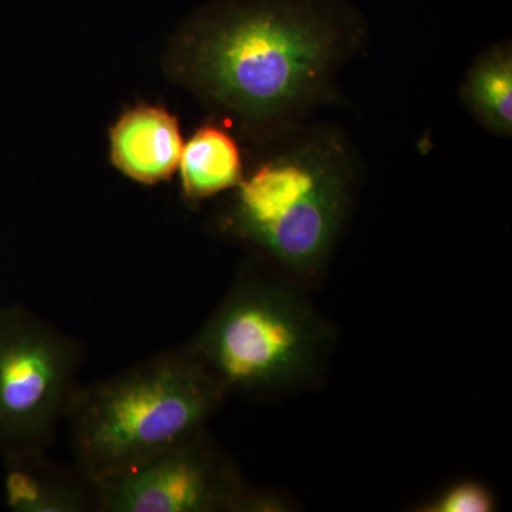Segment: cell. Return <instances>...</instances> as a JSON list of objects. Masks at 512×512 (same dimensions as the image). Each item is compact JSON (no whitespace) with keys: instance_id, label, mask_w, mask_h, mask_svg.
<instances>
[{"instance_id":"277c9868","label":"cell","mask_w":512,"mask_h":512,"mask_svg":"<svg viewBox=\"0 0 512 512\" xmlns=\"http://www.w3.org/2000/svg\"><path fill=\"white\" fill-rule=\"evenodd\" d=\"M322 340L318 319L295 293L245 276L187 349L227 394L249 393L302 382Z\"/></svg>"},{"instance_id":"3957f363","label":"cell","mask_w":512,"mask_h":512,"mask_svg":"<svg viewBox=\"0 0 512 512\" xmlns=\"http://www.w3.org/2000/svg\"><path fill=\"white\" fill-rule=\"evenodd\" d=\"M278 153L239 183L235 232L276 264L313 278L348 217L356 163L333 128L296 127Z\"/></svg>"},{"instance_id":"ba28073f","label":"cell","mask_w":512,"mask_h":512,"mask_svg":"<svg viewBox=\"0 0 512 512\" xmlns=\"http://www.w3.org/2000/svg\"><path fill=\"white\" fill-rule=\"evenodd\" d=\"M6 458V503L22 512H82L90 504L82 485L60 473L43 451L9 454Z\"/></svg>"},{"instance_id":"8992f818","label":"cell","mask_w":512,"mask_h":512,"mask_svg":"<svg viewBox=\"0 0 512 512\" xmlns=\"http://www.w3.org/2000/svg\"><path fill=\"white\" fill-rule=\"evenodd\" d=\"M106 512L268 511L278 507L242 483L207 433L90 483Z\"/></svg>"},{"instance_id":"5b68a950","label":"cell","mask_w":512,"mask_h":512,"mask_svg":"<svg viewBox=\"0 0 512 512\" xmlns=\"http://www.w3.org/2000/svg\"><path fill=\"white\" fill-rule=\"evenodd\" d=\"M83 362L77 340L25 309L0 312V453L43 451Z\"/></svg>"},{"instance_id":"6da1fadb","label":"cell","mask_w":512,"mask_h":512,"mask_svg":"<svg viewBox=\"0 0 512 512\" xmlns=\"http://www.w3.org/2000/svg\"><path fill=\"white\" fill-rule=\"evenodd\" d=\"M362 39V26L335 3L239 0L192 30L184 73L221 109L285 134L336 100V74Z\"/></svg>"},{"instance_id":"9c48e42d","label":"cell","mask_w":512,"mask_h":512,"mask_svg":"<svg viewBox=\"0 0 512 512\" xmlns=\"http://www.w3.org/2000/svg\"><path fill=\"white\" fill-rule=\"evenodd\" d=\"M181 185L188 201L200 202L242 181L237 141L224 128L204 126L195 131L181 153Z\"/></svg>"},{"instance_id":"8fae6325","label":"cell","mask_w":512,"mask_h":512,"mask_svg":"<svg viewBox=\"0 0 512 512\" xmlns=\"http://www.w3.org/2000/svg\"><path fill=\"white\" fill-rule=\"evenodd\" d=\"M427 512H491L497 508L493 493L477 481H463L448 487L424 505Z\"/></svg>"},{"instance_id":"7a4b0ae2","label":"cell","mask_w":512,"mask_h":512,"mask_svg":"<svg viewBox=\"0 0 512 512\" xmlns=\"http://www.w3.org/2000/svg\"><path fill=\"white\" fill-rule=\"evenodd\" d=\"M227 396L187 348L77 386L64 417L83 477L90 484L198 436Z\"/></svg>"},{"instance_id":"52a82bcc","label":"cell","mask_w":512,"mask_h":512,"mask_svg":"<svg viewBox=\"0 0 512 512\" xmlns=\"http://www.w3.org/2000/svg\"><path fill=\"white\" fill-rule=\"evenodd\" d=\"M181 153L178 120L164 107L140 104L121 114L111 127V161L137 183L168 180L180 164Z\"/></svg>"},{"instance_id":"30bf717a","label":"cell","mask_w":512,"mask_h":512,"mask_svg":"<svg viewBox=\"0 0 512 512\" xmlns=\"http://www.w3.org/2000/svg\"><path fill=\"white\" fill-rule=\"evenodd\" d=\"M461 99L481 126L501 137L512 131V50L510 43L485 50L468 70Z\"/></svg>"}]
</instances>
